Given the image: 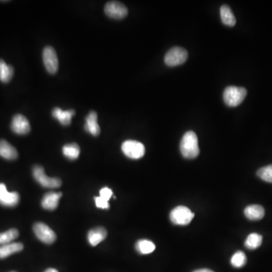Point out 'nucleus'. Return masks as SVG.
I'll return each mask as SVG.
<instances>
[{
  "label": "nucleus",
  "instance_id": "obj_1",
  "mask_svg": "<svg viewBox=\"0 0 272 272\" xmlns=\"http://www.w3.org/2000/svg\"><path fill=\"white\" fill-rule=\"evenodd\" d=\"M180 150L183 157L187 159H194L199 155L198 139L195 132L188 131L183 135L180 143Z\"/></svg>",
  "mask_w": 272,
  "mask_h": 272
},
{
  "label": "nucleus",
  "instance_id": "obj_2",
  "mask_svg": "<svg viewBox=\"0 0 272 272\" xmlns=\"http://www.w3.org/2000/svg\"><path fill=\"white\" fill-rule=\"evenodd\" d=\"M247 91L243 87H228L223 93V99L228 106L237 107L247 96Z\"/></svg>",
  "mask_w": 272,
  "mask_h": 272
},
{
  "label": "nucleus",
  "instance_id": "obj_3",
  "mask_svg": "<svg viewBox=\"0 0 272 272\" xmlns=\"http://www.w3.org/2000/svg\"><path fill=\"white\" fill-rule=\"evenodd\" d=\"M33 176L36 181L46 188H58L61 187V181L58 178H50L45 173L44 168L36 165L33 168Z\"/></svg>",
  "mask_w": 272,
  "mask_h": 272
},
{
  "label": "nucleus",
  "instance_id": "obj_4",
  "mask_svg": "<svg viewBox=\"0 0 272 272\" xmlns=\"http://www.w3.org/2000/svg\"><path fill=\"white\" fill-rule=\"evenodd\" d=\"M188 53L181 47H173L169 50L165 55L164 61L169 67L178 66L184 64L188 59Z\"/></svg>",
  "mask_w": 272,
  "mask_h": 272
},
{
  "label": "nucleus",
  "instance_id": "obj_5",
  "mask_svg": "<svg viewBox=\"0 0 272 272\" xmlns=\"http://www.w3.org/2000/svg\"><path fill=\"white\" fill-rule=\"evenodd\" d=\"M122 151L131 159H140L145 154L144 145L137 141L127 140L122 145Z\"/></svg>",
  "mask_w": 272,
  "mask_h": 272
},
{
  "label": "nucleus",
  "instance_id": "obj_6",
  "mask_svg": "<svg viewBox=\"0 0 272 272\" xmlns=\"http://www.w3.org/2000/svg\"><path fill=\"white\" fill-rule=\"evenodd\" d=\"M195 214L186 206H180L173 209L170 213V219L178 225H187L192 221Z\"/></svg>",
  "mask_w": 272,
  "mask_h": 272
},
{
  "label": "nucleus",
  "instance_id": "obj_7",
  "mask_svg": "<svg viewBox=\"0 0 272 272\" xmlns=\"http://www.w3.org/2000/svg\"><path fill=\"white\" fill-rule=\"evenodd\" d=\"M42 59L46 71L49 73L54 74L57 73L58 70V59L54 48L50 46H46L42 53Z\"/></svg>",
  "mask_w": 272,
  "mask_h": 272
},
{
  "label": "nucleus",
  "instance_id": "obj_8",
  "mask_svg": "<svg viewBox=\"0 0 272 272\" xmlns=\"http://www.w3.org/2000/svg\"><path fill=\"white\" fill-rule=\"evenodd\" d=\"M34 232L39 240L46 244H52L56 240L55 233L42 222H37L34 225Z\"/></svg>",
  "mask_w": 272,
  "mask_h": 272
},
{
  "label": "nucleus",
  "instance_id": "obj_9",
  "mask_svg": "<svg viewBox=\"0 0 272 272\" xmlns=\"http://www.w3.org/2000/svg\"><path fill=\"white\" fill-rule=\"evenodd\" d=\"M105 12L110 18L123 19L128 15V9L122 2L112 1L105 5Z\"/></svg>",
  "mask_w": 272,
  "mask_h": 272
},
{
  "label": "nucleus",
  "instance_id": "obj_10",
  "mask_svg": "<svg viewBox=\"0 0 272 272\" xmlns=\"http://www.w3.org/2000/svg\"><path fill=\"white\" fill-rule=\"evenodd\" d=\"M19 200L18 193L9 192L5 184H0V205L5 207H14L18 204Z\"/></svg>",
  "mask_w": 272,
  "mask_h": 272
},
{
  "label": "nucleus",
  "instance_id": "obj_11",
  "mask_svg": "<svg viewBox=\"0 0 272 272\" xmlns=\"http://www.w3.org/2000/svg\"><path fill=\"white\" fill-rule=\"evenodd\" d=\"M12 130L18 135H27L31 132L29 121L22 114H16L12 118L11 124Z\"/></svg>",
  "mask_w": 272,
  "mask_h": 272
},
{
  "label": "nucleus",
  "instance_id": "obj_12",
  "mask_svg": "<svg viewBox=\"0 0 272 272\" xmlns=\"http://www.w3.org/2000/svg\"><path fill=\"white\" fill-rule=\"evenodd\" d=\"M84 128L85 130L91 134L93 136H98L99 135L100 127L98 124V114L96 112L91 110L86 117Z\"/></svg>",
  "mask_w": 272,
  "mask_h": 272
},
{
  "label": "nucleus",
  "instance_id": "obj_13",
  "mask_svg": "<svg viewBox=\"0 0 272 272\" xmlns=\"http://www.w3.org/2000/svg\"><path fill=\"white\" fill-rule=\"evenodd\" d=\"M61 196H62V194L59 192L47 193L42 198L41 204L45 210H54L58 207L59 199Z\"/></svg>",
  "mask_w": 272,
  "mask_h": 272
},
{
  "label": "nucleus",
  "instance_id": "obj_14",
  "mask_svg": "<svg viewBox=\"0 0 272 272\" xmlns=\"http://www.w3.org/2000/svg\"><path fill=\"white\" fill-rule=\"evenodd\" d=\"M108 232L104 227H97L89 232L87 239L90 245L95 247L106 238Z\"/></svg>",
  "mask_w": 272,
  "mask_h": 272
},
{
  "label": "nucleus",
  "instance_id": "obj_15",
  "mask_svg": "<svg viewBox=\"0 0 272 272\" xmlns=\"http://www.w3.org/2000/svg\"><path fill=\"white\" fill-rule=\"evenodd\" d=\"M0 157L8 161H14L17 159L18 153L16 147H13L7 141L0 140Z\"/></svg>",
  "mask_w": 272,
  "mask_h": 272
},
{
  "label": "nucleus",
  "instance_id": "obj_16",
  "mask_svg": "<svg viewBox=\"0 0 272 272\" xmlns=\"http://www.w3.org/2000/svg\"><path fill=\"white\" fill-rule=\"evenodd\" d=\"M53 117L61 123V125L69 126L71 123L72 117L74 116V110H63L60 108H54L52 112Z\"/></svg>",
  "mask_w": 272,
  "mask_h": 272
},
{
  "label": "nucleus",
  "instance_id": "obj_17",
  "mask_svg": "<svg viewBox=\"0 0 272 272\" xmlns=\"http://www.w3.org/2000/svg\"><path fill=\"white\" fill-rule=\"evenodd\" d=\"M244 214L251 221H259L265 216V210L260 205L254 204L246 207Z\"/></svg>",
  "mask_w": 272,
  "mask_h": 272
},
{
  "label": "nucleus",
  "instance_id": "obj_18",
  "mask_svg": "<svg viewBox=\"0 0 272 272\" xmlns=\"http://www.w3.org/2000/svg\"><path fill=\"white\" fill-rule=\"evenodd\" d=\"M24 249V245L21 243H7L5 245L0 246V259H5L12 254L20 252Z\"/></svg>",
  "mask_w": 272,
  "mask_h": 272
},
{
  "label": "nucleus",
  "instance_id": "obj_19",
  "mask_svg": "<svg viewBox=\"0 0 272 272\" xmlns=\"http://www.w3.org/2000/svg\"><path fill=\"white\" fill-rule=\"evenodd\" d=\"M220 16L221 21L225 25L228 27H234L236 24V18L232 12L230 7L227 5H223L220 9Z\"/></svg>",
  "mask_w": 272,
  "mask_h": 272
},
{
  "label": "nucleus",
  "instance_id": "obj_20",
  "mask_svg": "<svg viewBox=\"0 0 272 272\" xmlns=\"http://www.w3.org/2000/svg\"><path fill=\"white\" fill-rule=\"evenodd\" d=\"M14 68L9 65L4 60L0 59V81L3 83L10 82L13 77Z\"/></svg>",
  "mask_w": 272,
  "mask_h": 272
},
{
  "label": "nucleus",
  "instance_id": "obj_21",
  "mask_svg": "<svg viewBox=\"0 0 272 272\" xmlns=\"http://www.w3.org/2000/svg\"><path fill=\"white\" fill-rule=\"evenodd\" d=\"M63 154L64 157L71 161L77 159L80 154V148L76 143L65 145L62 148Z\"/></svg>",
  "mask_w": 272,
  "mask_h": 272
},
{
  "label": "nucleus",
  "instance_id": "obj_22",
  "mask_svg": "<svg viewBox=\"0 0 272 272\" xmlns=\"http://www.w3.org/2000/svg\"><path fill=\"white\" fill-rule=\"evenodd\" d=\"M135 248L141 254H149L154 252L156 247L153 242L147 240H140L135 244Z\"/></svg>",
  "mask_w": 272,
  "mask_h": 272
},
{
  "label": "nucleus",
  "instance_id": "obj_23",
  "mask_svg": "<svg viewBox=\"0 0 272 272\" xmlns=\"http://www.w3.org/2000/svg\"><path fill=\"white\" fill-rule=\"evenodd\" d=\"M262 243V236L257 233L250 234L245 241V246L249 250H255L260 247Z\"/></svg>",
  "mask_w": 272,
  "mask_h": 272
},
{
  "label": "nucleus",
  "instance_id": "obj_24",
  "mask_svg": "<svg viewBox=\"0 0 272 272\" xmlns=\"http://www.w3.org/2000/svg\"><path fill=\"white\" fill-rule=\"evenodd\" d=\"M19 236V232L16 228H12L3 233H0V246L10 243Z\"/></svg>",
  "mask_w": 272,
  "mask_h": 272
},
{
  "label": "nucleus",
  "instance_id": "obj_25",
  "mask_svg": "<svg viewBox=\"0 0 272 272\" xmlns=\"http://www.w3.org/2000/svg\"><path fill=\"white\" fill-rule=\"evenodd\" d=\"M231 263L235 268H241L247 263V256L242 251L235 253L231 259Z\"/></svg>",
  "mask_w": 272,
  "mask_h": 272
},
{
  "label": "nucleus",
  "instance_id": "obj_26",
  "mask_svg": "<svg viewBox=\"0 0 272 272\" xmlns=\"http://www.w3.org/2000/svg\"><path fill=\"white\" fill-rule=\"evenodd\" d=\"M257 176L263 181L272 183V165L264 166L259 169L257 171Z\"/></svg>",
  "mask_w": 272,
  "mask_h": 272
},
{
  "label": "nucleus",
  "instance_id": "obj_27",
  "mask_svg": "<svg viewBox=\"0 0 272 272\" xmlns=\"http://www.w3.org/2000/svg\"><path fill=\"white\" fill-rule=\"evenodd\" d=\"M95 205L97 207L100 209H109L110 208V205H109V201H107L103 198L101 197H95Z\"/></svg>",
  "mask_w": 272,
  "mask_h": 272
},
{
  "label": "nucleus",
  "instance_id": "obj_28",
  "mask_svg": "<svg viewBox=\"0 0 272 272\" xmlns=\"http://www.w3.org/2000/svg\"><path fill=\"white\" fill-rule=\"evenodd\" d=\"M112 195H113V192H112L111 189L107 188V187L102 188V189H101V191H100V197L103 198V199L107 200V201H109V199H110Z\"/></svg>",
  "mask_w": 272,
  "mask_h": 272
},
{
  "label": "nucleus",
  "instance_id": "obj_29",
  "mask_svg": "<svg viewBox=\"0 0 272 272\" xmlns=\"http://www.w3.org/2000/svg\"><path fill=\"white\" fill-rule=\"evenodd\" d=\"M193 272H214L213 271L210 270V269H198V270L195 271Z\"/></svg>",
  "mask_w": 272,
  "mask_h": 272
},
{
  "label": "nucleus",
  "instance_id": "obj_30",
  "mask_svg": "<svg viewBox=\"0 0 272 272\" xmlns=\"http://www.w3.org/2000/svg\"><path fill=\"white\" fill-rule=\"evenodd\" d=\"M44 272H58V271L54 269H49L45 271Z\"/></svg>",
  "mask_w": 272,
  "mask_h": 272
},
{
  "label": "nucleus",
  "instance_id": "obj_31",
  "mask_svg": "<svg viewBox=\"0 0 272 272\" xmlns=\"http://www.w3.org/2000/svg\"></svg>",
  "mask_w": 272,
  "mask_h": 272
}]
</instances>
